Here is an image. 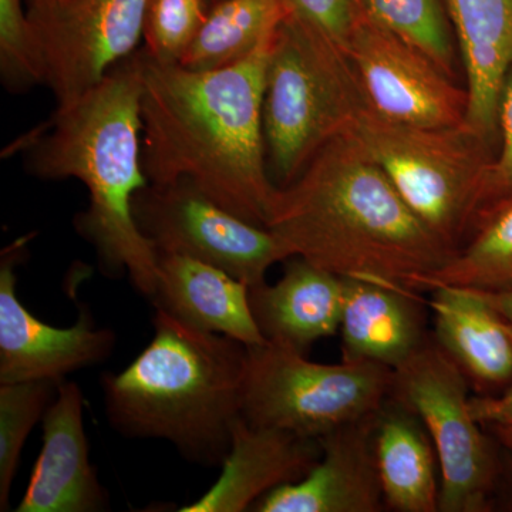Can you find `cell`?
<instances>
[{
  "instance_id": "cell-21",
  "label": "cell",
  "mask_w": 512,
  "mask_h": 512,
  "mask_svg": "<svg viewBox=\"0 0 512 512\" xmlns=\"http://www.w3.org/2000/svg\"><path fill=\"white\" fill-rule=\"evenodd\" d=\"M375 454L386 507L439 511L436 448L419 417L392 397L376 413Z\"/></svg>"
},
{
  "instance_id": "cell-31",
  "label": "cell",
  "mask_w": 512,
  "mask_h": 512,
  "mask_svg": "<svg viewBox=\"0 0 512 512\" xmlns=\"http://www.w3.org/2000/svg\"><path fill=\"white\" fill-rule=\"evenodd\" d=\"M500 490L503 493L505 505L512 510V451L508 448H505V454L501 456V471L497 491Z\"/></svg>"
},
{
  "instance_id": "cell-10",
  "label": "cell",
  "mask_w": 512,
  "mask_h": 512,
  "mask_svg": "<svg viewBox=\"0 0 512 512\" xmlns=\"http://www.w3.org/2000/svg\"><path fill=\"white\" fill-rule=\"evenodd\" d=\"M147 0H63L28 6L57 107L92 90L143 39Z\"/></svg>"
},
{
  "instance_id": "cell-2",
  "label": "cell",
  "mask_w": 512,
  "mask_h": 512,
  "mask_svg": "<svg viewBox=\"0 0 512 512\" xmlns=\"http://www.w3.org/2000/svg\"><path fill=\"white\" fill-rule=\"evenodd\" d=\"M268 228L289 254L348 279L412 289L454 249L419 220L352 133L276 188Z\"/></svg>"
},
{
  "instance_id": "cell-1",
  "label": "cell",
  "mask_w": 512,
  "mask_h": 512,
  "mask_svg": "<svg viewBox=\"0 0 512 512\" xmlns=\"http://www.w3.org/2000/svg\"><path fill=\"white\" fill-rule=\"evenodd\" d=\"M272 39L241 62L202 72L138 50L141 160L148 183L184 181L265 228L278 188L269 177L264 136Z\"/></svg>"
},
{
  "instance_id": "cell-19",
  "label": "cell",
  "mask_w": 512,
  "mask_h": 512,
  "mask_svg": "<svg viewBox=\"0 0 512 512\" xmlns=\"http://www.w3.org/2000/svg\"><path fill=\"white\" fill-rule=\"evenodd\" d=\"M434 340L463 370L478 396H494L512 383L508 323L480 292L441 286L430 291Z\"/></svg>"
},
{
  "instance_id": "cell-34",
  "label": "cell",
  "mask_w": 512,
  "mask_h": 512,
  "mask_svg": "<svg viewBox=\"0 0 512 512\" xmlns=\"http://www.w3.org/2000/svg\"><path fill=\"white\" fill-rule=\"evenodd\" d=\"M26 6L47 5V3L63 2V0H25Z\"/></svg>"
},
{
  "instance_id": "cell-18",
  "label": "cell",
  "mask_w": 512,
  "mask_h": 512,
  "mask_svg": "<svg viewBox=\"0 0 512 512\" xmlns=\"http://www.w3.org/2000/svg\"><path fill=\"white\" fill-rule=\"evenodd\" d=\"M154 309L204 330L220 333L247 346L264 345L256 325L249 286L215 266L187 256L158 254Z\"/></svg>"
},
{
  "instance_id": "cell-32",
  "label": "cell",
  "mask_w": 512,
  "mask_h": 512,
  "mask_svg": "<svg viewBox=\"0 0 512 512\" xmlns=\"http://www.w3.org/2000/svg\"><path fill=\"white\" fill-rule=\"evenodd\" d=\"M480 293L512 328V291Z\"/></svg>"
},
{
  "instance_id": "cell-29",
  "label": "cell",
  "mask_w": 512,
  "mask_h": 512,
  "mask_svg": "<svg viewBox=\"0 0 512 512\" xmlns=\"http://www.w3.org/2000/svg\"><path fill=\"white\" fill-rule=\"evenodd\" d=\"M286 10L332 40L346 53L357 23L365 15L362 0H282Z\"/></svg>"
},
{
  "instance_id": "cell-13",
  "label": "cell",
  "mask_w": 512,
  "mask_h": 512,
  "mask_svg": "<svg viewBox=\"0 0 512 512\" xmlns=\"http://www.w3.org/2000/svg\"><path fill=\"white\" fill-rule=\"evenodd\" d=\"M376 413L320 437L318 463L296 483L262 497L258 512H380L384 504L375 454Z\"/></svg>"
},
{
  "instance_id": "cell-14",
  "label": "cell",
  "mask_w": 512,
  "mask_h": 512,
  "mask_svg": "<svg viewBox=\"0 0 512 512\" xmlns=\"http://www.w3.org/2000/svg\"><path fill=\"white\" fill-rule=\"evenodd\" d=\"M84 399L76 383L59 384L43 417V444L18 512H101L109 493L90 463Z\"/></svg>"
},
{
  "instance_id": "cell-24",
  "label": "cell",
  "mask_w": 512,
  "mask_h": 512,
  "mask_svg": "<svg viewBox=\"0 0 512 512\" xmlns=\"http://www.w3.org/2000/svg\"><path fill=\"white\" fill-rule=\"evenodd\" d=\"M379 25L419 47L448 76L457 77L454 32L443 0H362Z\"/></svg>"
},
{
  "instance_id": "cell-6",
  "label": "cell",
  "mask_w": 512,
  "mask_h": 512,
  "mask_svg": "<svg viewBox=\"0 0 512 512\" xmlns=\"http://www.w3.org/2000/svg\"><path fill=\"white\" fill-rule=\"evenodd\" d=\"M419 220L457 251L473 227L494 144L467 124L421 127L369 109L352 131Z\"/></svg>"
},
{
  "instance_id": "cell-36",
  "label": "cell",
  "mask_w": 512,
  "mask_h": 512,
  "mask_svg": "<svg viewBox=\"0 0 512 512\" xmlns=\"http://www.w3.org/2000/svg\"><path fill=\"white\" fill-rule=\"evenodd\" d=\"M505 448H508V450L512 451V447H505Z\"/></svg>"
},
{
  "instance_id": "cell-4",
  "label": "cell",
  "mask_w": 512,
  "mask_h": 512,
  "mask_svg": "<svg viewBox=\"0 0 512 512\" xmlns=\"http://www.w3.org/2000/svg\"><path fill=\"white\" fill-rule=\"evenodd\" d=\"M154 335L120 373L101 377L107 420L130 439L170 441L201 466H222L242 414L248 346L156 309Z\"/></svg>"
},
{
  "instance_id": "cell-33",
  "label": "cell",
  "mask_w": 512,
  "mask_h": 512,
  "mask_svg": "<svg viewBox=\"0 0 512 512\" xmlns=\"http://www.w3.org/2000/svg\"><path fill=\"white\" fill-rule=\"evenodd\" d=\"M493 431L495 439L500 441L503 447H512V423L497 424V426H490Z\"/></svg>"
},
{
  "instance_id": "cell-3",
  "label": "cell",
  "mask_w": 512,
  "mask_h": 512,
  "mask_svg": "<svg viewBox=\"0 0 512 512\" xmlns=\"http://www.w3.org/2000/svg\"><path fill=\"white\" fill-rule=\"evenodd\" d=\"M141 77L137 52L117 64L80 99L57 107L49 120L8 148L40 180L74 178L87 188L89 207L74 218L107 276L127 275L153 298L158 252L134 218V198L148 185L141 160Z\"/></svg>"
},
{
  "instance_id": "cell-25",
  "label": "cell",
  "mask_w": 512,
  "mask_h": 512,
  "mask_svg": "<svg viewBox=\"0 0 512 512\" xmlns=\"http://www.w3.org/2000/svg\"><path fill=\"white\" fill-rule=\"evenodd\" d=\"M57 389L59 384L52 382L0 384V511L9 510L23 446L45 417Z\"/></svg>"
},
{
  "instance_id": "cell-26",
  "label": "cell",
  "mask_w": 512,
  "mask_h": 512,
  "mask_svg": "<svg viewBox=\"0 0 512 512\" xmlns=\"http://www.w3.org/2000/svg\"><path fill=\"white\" fill-rule=\"evenodd\" d=\"M25 0H0V79L9 93L46 84L42 46Z\"/></svg>"
},
{
  "instance_id": "cell-5",
  "label": "cell",
  "mask_w": 512,
  "mask_h": 512,
  "mask_svg": "<svg viewBox=\"0 0 512 512\" xmlns=\"http://www.w3.org/2000/svg\"><path fill=\"white\" fill-rule=\"evenodd\" d=\"M366 109L348 55L286 10L269 52L264 96L266 164L292 183L320 148L350 133Z\"/></svg>"
},
{
  "instance_id": "cell-16",
  "label": "cell",
  "mask_w": 512,
  "mask_h": 512,
  "mask_svg": "<svg viewBox=\"0 0 512 512\" xmlns=\"http://www.w3.org/2000/svg\"><path fill=\"white\" fill-rule=\"evenodd\" d=\"M346 278L293 256L275 285L249 288L256 325L266 342L306 355L313 343L340 329Z\"/></svg>"
},
{
  "instance_id": "cell-28",
  "label": "cell",
  "mask_w": 512,
  "mask_h": 512,
  "mask_svg": "<svg viewBox=\"0 0 512 512\" xmlns=\"http://www.w3.org/2000/svg\"><path fill=\"white\" fill-rule=\"evenodd\" d=\"M498 138L500 151L488 168L473 227L485 212L512 198V69L505 80L498 104Z\"/></svg>"
},
{
  "instance_id": "cell-35",
  "label": "cell",
  "mask_w": 512,
  "mask_h": 512,
  "mask_svg": "<svg viewBox=\"0 0 512 512\" xmlns=\"http://www.w3.org/2000/svg\"><path fill=\"white\" fill-rule=\"evenodd\" d=\"M220 2V0H210V5H214V3Z\"/></svg>"
},
{
  "instance_id": "cell-7",
  "label": "cell",
  "mask_w": 512,
  "mask_h": 512,
  "mask_svg": "<svg viewBox=\"0 0 512 512\" xmlns=\"http://www.w3.org/2000/svg\"><path fill=\"white\" fill-rule=\"evenodd\" d=\"M393 373L367 360L311 362L271 342L248 346L241 416L255 427L319 440L379 412L392 393Z\"/></svg>"
},
{
  "instance_id": "cell-27",
  "label": "cell",
  "mask_w": 512,
  "mask_h": 512,
  "mask_svg": "<svg viewBox=\"0 0 512 512\" xmlns=\"http://www.w3.org/2000/svg\"><path fill=\"white\" fill-rule=\"evenodd\" d=\"M210 6V0H147L144 52L157 62L180 63Z\"/></svg>"
},
{
  "instance_id": "cell-30",
  "label": "cell",
  "mask_w": 512,
  "mask_h": 512,
  "mask_svg": "<svg viewBox=\"0 0 512 512\" xmlns=\"http://www.w3.org/2000/svg\"><path fill=\"white\" fill-rule=\"evenodd\" d=\"M510 328L512 336V328ZM470 409L477 421L485 427L512 423V383L495 396L470 397Z\"/></svg>"
},
{
  "instance_id": "cell-23",
  "label": "cell",
  "mask_w": 512,
  "mask_h": 512,
  "mask_svg": "<svg viewBox=\"0 0 512 512\" xmlns=\"http://www.w3.org/2000/svg\"><path fill=\"white\" fill-rule=\"evenodd\" d=\"M441 286L512 291V198L478 218L470 241L441 268L417 279L414 291L430 292Z\"/></svg>"
},
{
  "instance_id": "cell-11",
  "label": "cell",
  "mask_w": 512,
  "mask_h": 512,
  "mask_svg": "<svg viewBox=\"0 0 512 512\" xmlns=\"http://www.w3.org/2000/svg\"><path fill=\"white\" fill-rule=\"evenodd\" d=\"M366 107L383 119L421 127L466 124L461 89L419 47L375 22L365 10L346 47Z\"/></svg>"
},
{
  "instance_id": "cell-20",
  "label": "cell",
  "mask_w": 512,
  "mask_h": 512,
  "mask_svg": "<svg viewBox=\"0 0 512 512\" xmlns=\"http://www.w3.org/2000/svg\"><path fill=\"white\" fill-rule=\"evenodd\" d=\"M464 72L466 124L495 144L498 104L512 69V0H446Z\"/></svg>"
},
{
  "instance_id": "cell-22",
  "label": "cell",
  "mask_w": 512,
  "mask_h": 512,
  "mask_svg": "<svg viewBox=\"0 0 512 512\" xmlns=\"http://www.w3.org/2000/svg\"><path fill=\"white\" fill-rule=\"evenodd\" d=\"M285 15L282 0H220L178 64L202 72L241 62L274 37Z\"/></svg>"
},
{
  "instance_id": "cell-17",
  "label": "cell",
  "mask_w": 512,
  "mask_h": 512,
  "mask_svg": "<svg viewBox=\"0 0 512 512\" xmlns=\"http://www.w3.org/2000/svg\"><path fill=\"white\" fill-rule=\"evenodd\" d=\"M427 301L402 286L346 278L340 333L342 359L396 370L429 343Z\"/></svg>"
},
{
  "instance_id": "cell-15",
  "label": "cell",
  "mask_w": 512,
  "mask_h": 512,
  "mask_svg": "<svg viewBox=\"0 0 512 512\" xmlns=\"http://www.w3.org/2000/svg\"><path fill=\"white\" fill-rule=\"evenodd\" d=\"M322 454L320 441L264 429L238 417L218 480L180 512L248 511L266 494L302 480Z\"/></svg>"
},
{
  "instance_id": "cell-8",
  "label": "cell",
  "mask_w": 512,
  "mask_h": 512,
  "mask_svg": "<svg viewBox=\"0 0 512 512\" xmlns=\"http://www.w3.org/2000/svg\"><path fill=\"white\" fill-rule=\"evenodd\" d=\"M468 384L434 338L393 373L390 397L419 417L436 448L440 512L494 507L501 456L471 413Z\"/></svg>"
},
{
  "instance_id": "cell-9",
  "label": "cell",
  "mask_w": 512,
  "mask_h": 512,
  "mask_svg": "<svg viewBox=\"0 0 512 512\" xmlns=\"http://www.w3.org/2000/svg\"><path fill=\"white\" fill-rule=\"evenodd\" d=\"M134 218L158 254L187 256L245 282L265 284L272 265L292 258L268 228L252 224L191 184H150L138 191Z\"/></svg>"
},
{
  "instance_id": "cell-12",
  "label": "cell",
  "mask_w": 512,
  "mask_h": 512,
  "mask_svg": "<svg viewBox=\"0 0 512 512\" xmlns=\"http://www.w3.org/2000/svg\"><path fill=\"white\" fill-rule=\"evenodd\" d=\"M29 242V235L16 239L0 258V384H60L77 370L106 362L117 336L97 328L89 312L80 313L70 328H55L22 305L16 269Z\"/></svg>"
}]
</instances>
